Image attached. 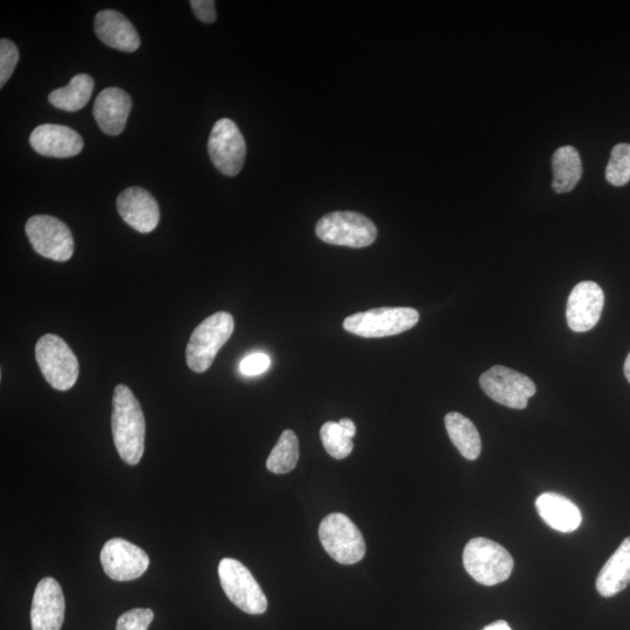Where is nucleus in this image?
I'll list each match as a JSON object with an SVG mask.
<instances>
[{"mask_svg":"<svg viewBox=\"0 0 630 630\" xmlns=\"http://www.w3.org/2000/svg\"><path fill=\"white\" fill-rule=\"evenodd\" d=\"M101 564L112 580L131 581L142 577L149 569L150 558L137 545L122 538H112L103 546Z\"/></svg>","mask_w":630,"mask_h":630,"instance_id":"nucleus-12","label":"nucleus"},{"mask_svg":"<svg viewBox=\"0 0 630 630\" xmlns=\"http://www.w3.org/2000/svg\"><path fill=\"white\" fill-rule=\"evenodd\" d=\"M35 359L41 374L54 389L66 391L74 387L80 373L79 361L60 336H41L35 346Z\"/></svg>","mask_w":630,"mask_h":630,"instance_id":"nucleus-4","label":"nucleus"},{"mask_svg":"<svg viewBox=\"0 0 630 630\" xmlns=\"http://www.w3.org/2000/svg\"><path fill=\"white\" fill-rule=\"evenodd\" d=\"M481 389L493 401L510 409L527 408L529 398L536 394V385L518 371L495 366L480 377Z\"/></svg>","mask_w":630,"mask_h":630,"instance_id":"nucleus-10","label":"nucleus"},{"mask_svg":"<svg viewBox=\"0 0 630 630\" xmlns=\"http://www.w3.org/2000/svg\"><path fill=\"white\" fill-rule=\"evenodd\" d=\"M111 429L122 460L131 466L138 465L145 448V417L138 399L124 384L117 385L114 391Z\"/></svg>","mask_w":630,"mask_h":630,"instance_id":"nucleus-1","label":"nucleus"},{"mask_svg":"<svg viewBox=\"0 0 630 630\" xmlns=\"http://www.w3.org/2000/svg\"><path fill=\"white\" fill-rule=\"evenodd\" d=\"M192 9L196 18L206 24H212L216 20L215 2L213 0H192Z\"/></svg>","mask_w":630,"mask_h":630,"instance_id":"nucleus-30","label":"nucleus"},{"mask_svg":"<svg viewBox=\"0 0 630 630\" xmlns=\"http://www.w3.org/2000/svg\"><path fill=\"white\" fill-rule=\"evenodd\" d=\"M95 32L104 45L118 51L132 53L140 47V38L131 21L114 10L98 12L95 18Z\"/></svg>","mask_w":630,"mask_h":630,"instance_id":"nucleus-18","label":"nucleus"},{"mask_svg":"<svg viewBox=\"0 0 630 630\" xmlns=\"http://www.w3.org/2000/svg\"><path fill=\"white\" fill-rule=\"evenodd\" d=\"M483 630H511V628L506 621L501 620L492 623Z\"/></svg>","mask_w":630,"mask_h":630,"instance_id":"nucleus-32","label":"nucleus"},{"mask_svg":"<svg viewBox=\"0 0 630 630\" xmlns=\"http://www.w3.org/2000/svg\"><path fill=\"white\" fill-rule=\"evenodd\" d=\"M299 460V441L291 430H285L273 447L266 467L273 474H286L293 471Z\"/></svg>","mask_w":630,"mask_h":630,"instance_id":"nucleus-24","label":"nucleus"},{"mask_svg":"<svg viewBox=\"0 0 630 630\" xmlns=\"http://www.w3.org/2000/svg\"><path fill=\"white\" fill-rule=\"evenodd\" d=\"M65 611V597L58 581L49 577L40 580L32 601V630H61Z\"/></svg>","mask_w":630,"mask_h":630,"instance_id":"nucleus-14","label":"nucleus"},{"mask_svg":"<svg viewBox=\"0 0 630 630\" xmlns=\"http://www.w3.org/2000/svg\"><path fill=\"white\" fill-rule=\"evenodd\" d=\"M209 157L222 174L235 177L244 165L247 144L238 126L229 118L219 119L210 132Z\"/></svg>","mask_w":630,"mask_h":630,"instance_id":"nucleus-11","label":"nucleus"},{"mask_svg":"<svg viewBox=\"0 0 630 630\" xmlns=\"http://www.w3.org/2000/svg\"><path fill=\"white\" fill-rule=\"evenodd\" d=\"M132 109L128 93L119 88H107L98 94L93 114L98 126L109 136H118L125 129Z\"/></svg>","mask_w":630,"mask_h":630,"instance_id":"nucleus-17","label":"nucleus"},{"mask_svg":"<svg viewBox=\"0 0 630 630\" xmlns=\"http://www.w3.org/2000/svg\"><path fill=\"white\" fill-rule=\"evenodd\" d=\"M33 150L41 156L70 158L83 150V139L75 130L65 125L42 124L35 128L30 137Z\"/></svg>","mask_w":630,"mask_h":630,"instance_id":"nucleus-16","label":"nucleus"},{"mask_svg":"<svg viewBox=\"0 0 630 630\" xmlns=\"http://www.w3.org/2000/svg\"><path fill=\"white\" fill-rule=\"evenodd\" d=\"M630 584V537L607 560L597 578V590L601 597L612 598Z\"/></svg>","mask_w":630,"mask_h":630,"instance_id":"nucleus-20","label":"nucleus"},{"mask_svg":"<svg viewBox=\"0 0 630 630\" xmlns=\"http://www.w3.org/2000/svg\"><path fill=\"white\" fill-rule=\"evenodd\" d=\"M270 356L263 353L251 354L241 362L240 370L245 376H257L270 367Z\"/></svg>","mask_w":630,"mask_h":630,"instance_id":"nucleus-29","label":"nucleus"},{"mask_svg":"<svg viewBox=\"0 0 630 630\" xmlns=\"http://www.w3.org/2000/svg\"><path fill=\"white\" fill-rule=\"evenodd\" d=\"M418 321L415 308L381 307L350 315L343 321V328L362 338H385L409 331Z\"/></svg>","mask_w":630,"mask_h":630,"instance_id":"nucleus-5","label":"nucleus"},{"mask_svg":"<svg viewBox=\"0 0 630 630\" xmlns=\"http://www.w3.org/2000/svg\"><path fill=\"white\" fill-rule=\"evenodd\" d=\"M536 509L550 528L560 532L576 531L583 521L580 509L567 497L555 493H544L536 500Z\"/></svg>","mask_w":630,"mask_h":630,"instance_id":"nucleus-19","label":"nucleus"},{"mask_svg":"<svg viewBox=\"0 0 630 630\" xmlns=\"http://www.w3.org/2000/svg\"><path fill=\"white\" fill-rule=\"evenodd\" d=\"M28 240L42 257L67 262L74 254V240L65 223L49 215H35L25 227Z\"/></svg>","mask_w":630,"mask_h":630,"instance_id":"nucleus-9","label":"nucleus"},{"mask_svg":"<svg viewBox=\"0 0 630 630\" xmlns=\"http://www.w3.org/2000/svg\"><path fill=\"white\" fill-rule=\"evenodd\" d=\"M322 444L334 459H345L354 450L353 440L346 436L339 423L328 422L320 430Z\"/></svg>","mask_w":630,"mask_h":630,"instance_id":"nucleus-25","label":"nucleus"},{"mask_svg":"<svg viewBox=\"0 0 630 630\" xmlns=\"http://www.w3.org/2000/svg\"><path fill=\"white\" fill-rule=\"evenodd\" d=\"M609 184L621 187L630 181V144L621 143L613 147L611 159L606 168Z\"/></svg>","mask_w":630,"mask_h":630,"instance_id":"nucleus-26","label":"nucleus"},{"mask_svg":"<svg viewBox=\"0 0 630 630\" xmlns=\"http://www.w3.org/2000/svg\"><path fill=\"white\" fill-rule=\"evenodd\" d=\"M339 425L341 426L342 431L345 432L346 436L353 439L356 434V426L353 420L343 418L340 420Z\"/></svg>","mask_w":630,"mask_h":630,"instance_id":"nucleus-31","label":"nucleus"},{"mask_svg":"<svg viewBox=\"0 0 630 630\" xmlns=\"http://www.w3.org/2000/svg\"><path fill=\"white\" fill-rule=\"evenodd\" d=\"M319 537L328 555L343 565L359 563L366 555V542L359 528L343 514H331L322 520Z\"/></svg>","mask_w":630,"mask_h":630,"instance_id":"nucleus-6","label":"nucleus"},{"mask_svg":"<svg viewBox=\"0 0 630 630\" xmlns=\"http://www.w3.org/2000/svg\"><path fill=\"white\" fill-rule=\"evenodd\" d=\"M234 328V318L227 312H217L203 320L194 329L186 348L189 369L195 373H205L212 366L224 343L230 339Z\"/></svg>","mask_w":630,"mask_h":630,"instance_id":"nucleus-3","label":"nucleus"},{"mask_svg":"<svg viewBox=\"0 0 630 630\" xmlns=\"http://www.w3.org/2000/svg\"><path fill=\"white\" fill-rule=\"evenodd\" d=\"M19 61V52L12 41L2 39L0 41V87L10 80Z\"/></svg>","mask_w":630,"mask_h":630,"instance_id":"nucleus-28","label":"nucleus"},{"mask_svg":"<svg viewBox=\"0 0 630 630\" xmlns=\"http://www.w3.org/2000/svg\"><path fill=\"white\" fill-rule=\"evenodd\" d=\"M552 187L558 194L569 193L583 175L579 153L573 146H563L552 157Z\"/></svg>","mask_w":630,"mask_h":630,"instance_id":"nucleus-21","label":"nucleus"},{"mask_svg":"<svg viewBox=\"0 0 630 630\" xmlns=\"http://www.w3.org/2000/svg\"><path fill=\"white\" fill-rule=\"evenodd\" d=\"M445 425L448 436L458 448L462 457L467 460H476L481 453V438L478 429L467 417L458 412H450L445 417Z\"/></svg>","mask_w":630,"mask_h":630,"instance_id":"nucleus-22","label":"nucleus"},{"mask_svg":"<svg viewBox=\"0 0 630 630\" xmlns=\"http://www.w3.org/2000/svg\"><path fill=\"white\" fill-rule=\"evenodd\" d=\"M219 576L224 593L233 604L251 615L268 609V599L254 576L241 562L224 558L219 565Z\"/></svg>","mask_w":630,"mask_h":630,"instance_id":"nucleus-8","label":"nucleus"},{"mask_svg":"<svg viewBox=\"0 0 630 630\" xmlns=\"http://www.w3.org/2000/svg\"><path fill=\"white\" fill-rule=\"evenodd\" d=\"M154 618L150 608H135L119 616L116 630H147Z\"/></svg>","mask_w":630,"mask_h":630,"instance_id":"nucleus-27","label":"nucleus"},{"mask_svg":"<svg viewBox=\"0 0 630 630\" xmlns=\"http://www.w3.org/2000/svg\"><path fill=\"white\" fill-rule=\"evenodd\" d=\"M95 82L88 74H79L70 80L68 86L55 89L48 100L55 108L75 112L86 107L90 101Z\"/></svg>","mask_w":630,"mask_h":630,"instance_id":"nucleus-23","label":"nucleus"},{"mask_svg":"<svg viewBox=\"0 0 630 630\" xmlns=\"http://www.w3.org/2000/svg\"><path fill=\"white\" fill-rule=\"evenodd\" d=\"M604 305L605 294L597 283H579L567 300V324L576 333L591 331L598 324Z\"/></svg>","mask_w":630,"mask_h":630,"instance_id":"nucleus-13","label":"nucleus"},{"mask_svg":"<svg viewBox=\"0 0 630 630\" xmlns=\"http://www.w3.org/2000/svg\"><path fill=\"white\" fill-rule=\"evenodd\" d=\"M117 210L122 219L139 233H151L160 220L158 202L140 187L126 188L117 198Z\"/></svg>","mask_w":630,"mask_h":630,"instance_id":"nucleus-15","label":"nucleus"},{"mask_svg":"<svg viewBox=\"0 0 630 630\" xmlns=\"http://www.w3.org/2000/svg\"><path fill=\"white\" fill-rule=\"evenodd\" d=\"M625 375H626V377H627V380H628V381H629V383H630V353H629V355L627 356V360H626V362H625Z\"/></svg>","mask_w":630,"mask_h":630,"instance_id":"nucleus-33","label":"nucleus"},{"mask_svg":"<svg viewBox=\"0 0 630 630\" xmlns=\"http://www.w3.org/2000/svg\"><path fill=\"white\" fill-rule=\"evenodd\" d=\"M315 231L322 242L349 248L369 247L377 237L375 224L355 212L329 213L320 219Z\"/></svg>","mask_w":630,"mask_h":630,"instance_id":"nucleus-7","label":"nucleus"},{"mask_svg":"<svg viewBox=\"0 0 630 630\" xmlns=\"http://www.w3.org/2000/svg\"><path fill=\"white\" fill-rule=\"evenodd\" d=\"M464 566L476 583L494 586L506 581L513 573L514 559L499 543L479 537L467 543Z\"/></svg>","mask_w":630,"mask_h":630,"instance_id":"nucleus-2","label":"nucleus"}]
</instances>
